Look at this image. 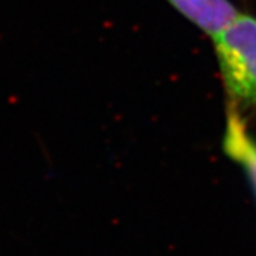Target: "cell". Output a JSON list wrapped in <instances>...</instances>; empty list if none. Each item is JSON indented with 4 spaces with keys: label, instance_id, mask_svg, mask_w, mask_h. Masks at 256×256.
I'll list each match as a JSON object with an SVG mask.
<instances>
[{
    "label": "cell",
    "instance_id": "2",
    "mask_svg": "<svg viewBox=\"0 0 256 256\" xmlns=\"http://www.w3.org/2000/svg\"><path fill=\"white\" fill-rule=\"evenodd\" d=\"M225 120L222 150L244 170L256 195V137L248 127L244 114L229 104Z\"/></svg>",
    "mask_w": 256,
    "mask_h": 256
},
{
    "label": "cell",
    "instance_id": "1",
    "mask_svg": "<svg viewBox=\"0 0 256 256\" xmlns=\"http://www.w3.org/2000/svg\"><path fill=\"white\" fill-rule=\"evenodd\" d=\"M212 40L228 104L256 112V18L239 13Z\"/></svg>",
    "mask_w": 256,
    "mask_h": 256
},
{
    "label": "cell",
    "instance_id": "3",
    "mask_svg": "<svg viewBox=\"0 0 256 256\" xmlns=\"http://www.w3.org/2000/svg\"><path fill=\"white\" fill-rule=\"evenodd\" d=\"M184 18L215 37L240 13L230 0H166Z\"/></svg>",
    "mask_w": 256,
    "mask_h": 256
}]
</instances>
